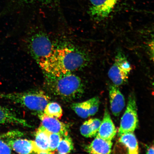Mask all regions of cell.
I'll list each match as a JSON object with an SVG mask.
<instances>
[{
    "instance_id": "6da1fadb",
    "label": "cell",
    "mask_w": 154,
    "mask_h": 154,
    "mask_svg": "<svg viewBox=\"0 0 154 154\" xmlns=\"http://www.w3.org/2000/svg\"><path fill=\"white\" fill-rule=\"evenodd\" d=\"M87 62V58L82 52L65 47L54 49L39 63L46 74L58 76L78 70L85 66Z\"/></svg>"
},
{
    "instance_id": "7a4b0ae2",
    "label": "cell",
    "mask_w": 154,
    "mask_h": 154,
    "mask_svg": "<svg viewBox=\"0 0 154 154\" xmlns=\"http://www.w3.org/2000/svg\"><path fill=\"white\" fill-rule=\"evenodd\" d=\"M47 75L46 85L48 89L63 100L72 101L81 97L84 93L81 79L72 73L58 76Z\"/></svg>"
},
{
    "instance_id": "3957f363",
    "label": "cell",
    "mask_w": 154,
    "mask_h": 154,
    "mask_svg": "<svg viewBox=\"0 0 154 154\" xmlns=\"http://www.w3.org/2000/svg\"><path fill=\"white\" fill-rule=\"evenodd\" d=\"M0 99L8 100L23 106L29 110L37 112H43L49 103L50 98L41 90H34L22 92L0 93Z\"/></svg>"
},
{
    "instance_id": "277c9868",
    "label": "cell",
    "mask_w": 154,
    "mask_h": 154,
    "mask_svg": "<svg viewBox=\"0 0 154 154\" xmlns=\"http://www.w3.org/2000/svg\"><path fill=\"white\" fill-rule=\"evenodd\" d=\"M131 70V65L124 54L119 51L116 56L114 63L109 69V77L113 85L120 86L128 80Z\"/></svg>"
},
{
    "instance_id": "5b68a950",
    "label": "cell",
    "mask_w": 154,
    "mask_h": 154,
    "mask_svg": "<svg viewBox=\"0 0 154 154\" xmlns=\"http://www.w3.org/2000/svg\"><path fill=\"white\" fill-rule=\"evenodd\" d=\"M136 98L134 93L129 96L126 111L121 118L118 136L130 132H134L138 126Z\"/></svg>"
},
{
    "instance_id": "8992f818",
    "label": "cell",
    "mask_w": 154,
    "mask_h": 154,
    "mask_svg": "<svg viewBox=\"0 0 154 154\" xmlns=\"http://www.w3.org/2000/svg\"><path fill=\"white\" fill-rule=\"evenodd\" d=\"M29 48L32 56L39 63L49 56L54 50L49 38L40 33L32 36L29 42Z\"/></svg>"
},
{
    "instance_id": "52a82bcc",
    "label": "cell",
    "mask_w": 154,
    "mask_h": 154,
    "mask_svg": "<svg viewBox=\"0 0 154 154\" xmlns=\"http://www.w3.org/2000/svg\"><path fill=\"white\" fill-rule=\"evenodd\" d=\"M100 103L99 98L96 96L85 101L73 103L71 107L79 116L86 119L97 112Z\"/></svg>"
},
{
    "instance_id": "ba28073f",
    "label": "cell",
    "mask_w": 154,
    "mask_h": 154,
    "mask_svg": "<svg viewBox=\"0 0 154 154\" xmlns=\"http://www.w3.org/2000/svg\"><path fill=\"white\" fill-rule=\"evenodd\" d=\"M118 0H90L91 6L90 13L99 19L106 18L112 11Z\"/></svg>"
},
{
    "instance_id": "9c48e42d",
    "label": "cell",
    "mask_w": 154,
    "mask_h": 154,
    "mask_svg": "<svg viewBox=\"0 0 154 154\" xmlns=\"http://www.w3.org/2000/svg\"><path fill=\"white\" fill-rule=\"evenodd\" d=\"M38 116L41 121L42 126L51 133L59 134L63 137L68 134V127L54 117L47 116L44 113H40Z\"/></svg>"
},
{
    "instance_id": "30bf717a",
    "label": "cell",
    "mask_w": 154,
    "mask_h": 154,
    "mask_svg": "<svg viewBox=\"0 0 154 154\" xmlns=\"http://www.w3.org/2000/svg\"><path fill=\"white\" fill-rule=\"evenodd\" d=\"M2 140L5 141L11 149L18 153H36V147L33 140L18 138H5Z\"/></svg>"
},
{
    "instance_id": "8fae6325",
    "label": "cell",
    "mask_w": 154,
    "mask_h": 154,
    "mask_svg": "<svg viewBox=\"0 0 154 154\" xmlns=\"http://www.w3.org/2000/svg\"><path fill=\"white\" fill-rule=\"evenodd\" d=\"M116 128L107 108L105 109L103 121L101 122L96 136L107 140H112L116 134Z\"/></svg>"
},
{
    "instance_id": "7c38bea8",
    "label": "cell",
    "mask_w": 154,
    "mask_h": 154,
    "mask_svg": "<svg viewBox=\"0 0 154 154\" xmlns=\"http://www.w3.org/2000/svg\"><path fill=\"white\" fill-rule=\"evenodd\" d=\"M109 99L112 112L115 116H119L125 107V101L124 96L118 87L113 85L110 86Z\"/></svg>"
},
{
    "instance_id": "4fadbf2b",
    "label": "cell",
    "mask_w": 154,
    "mask_h": 154,
    "mask_svg": "<svg viewBox=\"0 0 154 154\" xmlns=\"http://www.w3.org/2000/svg\"><path fill=\"white\" fill-rule=\"evenodd\" d=\"M0 124L21 125L27 128L32 126L26 120L17 116L14 111L7 107L0 106Z\"/></svg>"
},
{
    "instance_id": "5bb4252c",
    "label": "cell",
    "mask_w": 154,
    "mask_h": 154,
    "mask_svg": "<svg viewBox=\"0 0 154 154\" xmlns=\"http://www.w3.org/2000/svg\"><path fill=\"white\" fill-rule=\"evenodd\" d=\"M51 132L42 126H40L35 134V143L36 147V153L51 154L49 150V138Z\"/></svg>"
},
{
    "instance_id": "9a60e30c",
    "label": "cell",
    "mask_w": 154,
    "mask_h": 154,
    "mask_svg": "<svg viewBox=\"0 0 154 154\" xmlns=\"http://www.w3.org/2000/svg\"><path fill=\"white\" fill-rule=\"evenodd\" d=\"M95 139L86 148L88 153L92 154H110L112 143V140H107L96 136Z\"/></svg>"
},
{
    "instance_id": "2e32d148",
    "label": "cell",
    "mask_w": 154,
    "mask_h": 154,
    "mask_svg": "<svg viewBox=\"0 0 154 154\" xmlns=\"http://www.w3.org/2000/svg\"><path fill=\"white\" fill-rule=\"evenodd\" d=\"M101 121L99 119H91L85 121L80 128L81 134L86 138L96 137Z\"/></svg>"
},
{
    "instance_id": "e0dca14e",
    "label": "cell",
    "mask_w": 154,
    "mask_h": 154,
    "mask_svg": "<svg viewBox=\"0 0 154 154\" xmlns=\"http://www.w3.org/2000/svg\"><path fill=\"white\" fill-rule=\"evenodd\" d=\"M119 142L124 145L130 154L139 153L137 140L133 132H130L123 134L120 137Z\"/></svg>"
},
{
    "instance_id": "ac0fdd59",
    "label": "cell",
    "mask_w": 154,
    "mask_h": 154,
    "mask_svg": "<svg viewBox=\"0 0 154 154\" xmlns=\"http://www.w3.org/2000/svg\"><path fill=\"white\" fill-rule=\"evenodd\" d=\"M44 113L48 116L60 119L63 116L62 108L55 102L48 103L44 109Z\"/></svg>"
},
{
    "instance_id": "d6986e66",
    "label": "cell",
    "mask_w": 154,
    "mask_h": 154,
    "mask_svg": "<svg viewBox=\"0 0 154 154\" xmlns=\"http://www.w3.org/2000/svg\"><path fill=\"white\" fill-rule=\"evenodd\" d=\"M74 149L72 138L69 135L63 137L57 148V152L59 154H67L71 152Z\"/></svg>"
},
{
    "instance_id": "ffe728a7",
    "label": "cell",
    "mask_w": 154,
    "mask_h": 154,
    "mask_svg": "<svg viewBox=\"0 0 154 154\" xmlns=\"http://www.w3.org/2000/svg\"><path fill=\"white\" fill-rule=\"evenodd\" d=\"M63 137L60 134L51 133L49 138V150L51 153H54L56 151L58 146Z\"/></svg>"
},
{
    "instance_id": "44dd1931",
    "label": "cell",
    "mask_w": 154,
    "mask_h": 154,
    "mask_svg": "<svg viewBox=\"0 0 154 154\" xmlns=\"http://www.w3.org/2000/svg\"><path fill=\"white\" fill-rule=\"evenodd\" d=\"M12 149L3 140L0 139V153H11Z\"/></svg>"
},
{
    "instance_id": "7402d4cb",
    "label": "cell",
    "mask_w": 154,
    "mask_h": 154,
    "mask_svg": "<svg viewBox=\"0 0 154 154\" xmlns=\"http://www.w3.org/2000/svg\"><path fill=\"white\" fill-rule=\"evenodd\" d=\"M147 154H154V147L153 146L150 147L147 150Z\"/></svg>"
}]
</instances>
